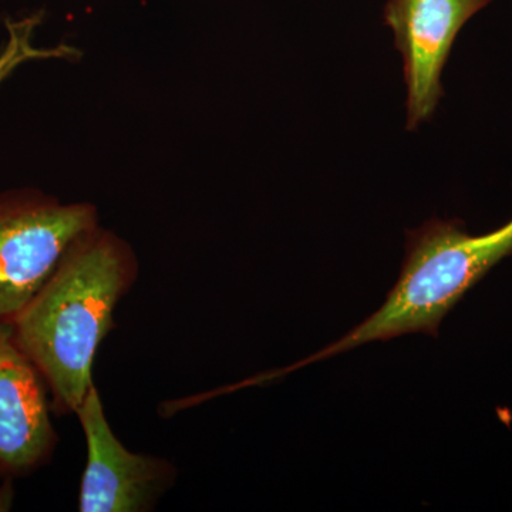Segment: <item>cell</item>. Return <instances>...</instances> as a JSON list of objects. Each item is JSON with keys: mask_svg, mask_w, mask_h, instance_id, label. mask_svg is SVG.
Segmentation results:
<instances>
[{"mask_svg": "<svg viewBox=\"0 0 512 512\" xmlns=\"http://www.w3.org/2000/svg\"><path fill=\"white\" fill-rule=\"evenodd\" d=\"M10 478H0V512L12 510L15 504V485Z\"/></svg>", "mask_w": 512, "mask_h": 512, "instance_id": "obj_8", "label": "cell"}, {"mask_svg": "<svg viewBox=\"0 0 512 512\" xmlns=\"http://www.w3.org/2000/svg\"><path fill=\"white\" fill-rule=\"evenodd\" d=\"M53 413L46 380L12 325L0 326V478L30 476L52 460L59 443Z\"/></svg>", "mask_w": 512, "mask_h": 512, "instance_id": "obj_6", "label": "cell"}, {"mask_svg": "<svg viewBox=\"0 0 512 512\" xmlns=\"http://www.w3.org/2000/svg\"><path fill=\"white\" fill-rule=\"evenodd\" d=\"M136 252L96 227L67 249L35 298L13 320V336L35 363L53 412L74 414L93 382L97 350L114 329V312L137 282Z\"/></svg>", "mask_w": 512, "mask_h": 512, "instance_id": "obj_1", "label": "cell"}, {"mask_svg": "<svg viewBox=\"0 0 512 512\" xmlns=\"http://www.w3.org/2000/svg\"><path fill=\"white\" fill-rule=\"evenodd\" d=\"M74 416L80 421L87 446L79 511H153L175 483L174 464L167 458L128 450L111 429L96 386Z\"/></svg>", "mask_w": 512, "mask_h": 512, "instance_id": "obj_4", "label": "cell"}, {"mask_svg": "<svg viewBox=\"0 0 512 512\" xmlns=\"http://www.w3.org/2000/svg\"><path fill=\"white\" fill-rule=\"evenodd\" d=\"M493 0H387L384 20L403 56L407 86V130L436 113L443 97L441 73L468 20Z\"/></svg>", "mask_w": 512, "mask_h": 512, "instance_id": "obj_5", "label": "cell"}, {"mask_svg": "<svg viewBox=\"0 0 512 512\" xmlns=\"http://www.w3.org/2000/svg\"><path fill=\"white\" fill-rule=\"evenodd\" d=\"M35 25V19L9 25L10 39L5 50L0 53V82L20 63L36 55L35 47L30 45V36Z\"/></svg>", "mask_w": 512, "mask_h": 512, "instance_id": "obj_7", "label": "cell"}, {"mask_svg": "<svg viewBox=\"0 0 512 512\" xmlns=\"http://www.w3.org/2000/svg\"><path fill=\"white\" fill-rule=\"evenodd\" d=\"M512 255V220L487 234L471 235L461 221H427L407 232L402 272L373 315L326 348L272 379L315 362L410 333L437 336L443 319L484 276Z\"/></svg>", "mask_w": 512, "mask_h": 512, "instance_id": "obj_2", "label": "cell"}, {"mask_svg": "<svg viewBox=\"0 0 512 512\" xmlns=\"http://www.w3.org/2000/svg\"><path fill=\"white\" fill-rule=\"evenodd\" d=\"M99 225L90 202H62L35 188L0 194V326L12 325L67 249Z\"/></svg>", "mask_w": 512, "mask_h": 512, "instance_id": "obj_3", "label": "cell"}]
</instances>
